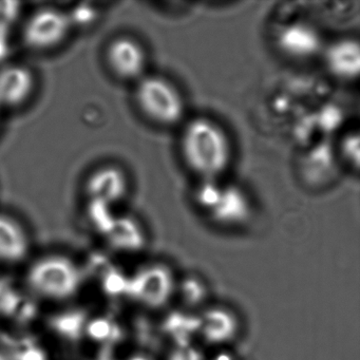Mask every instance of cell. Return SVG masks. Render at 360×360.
<instances>
[{
  "instance_id": "7",
  "label": "cell",
  "mask_w": 360,
  "mask_h": 360,
  "mask_svg": "<svg viewBox=\"0 0 360 360\" xmlns=\"http://www.w3.org/2000/svg\"><path fill=\"white\" fill-rule=\"evenodd\" d=\"M33 256L32 236L26 225L13 214L0 212V267L24 269Z\"/></svg>"
},
{
  "instance_id": "6",
  "label": "cell",
  "mask_w": 360,
  "mask_h": 360,
  "mask_svg": "<svg viewBox=\"0 0 360 360\" xmlns=\"http://www.w3.org/2000/svg\"><path fill=\"white\" fill-rule=\"evenodd\" d=\"M107 68L120 81L139 82L146 75L148 56L144 46L131 37H117L105 51Z\"/></svg>"
},
{
  "instance_id": "12",
  "label": "cell",
  "mask_w": 360,
  "mask_h": 360,
  "mask_svg": "<svg viewBox=\"0 0 360 360\" xmlns=\"http://www.w3.org/2000/svg\"><path fill=\"white\" fill-rule=\"evenodd\" d=\"M199 330L205 340L210 343L229 342L238 330V320L231 311L212 309L205 311L199 321Z\"/></svg>"
},
{
  "instance_id": "1",
  "label": "cell",
  "mask_w": 360,
  "mask_h": 360,
  "mask_svg": "<svg viewBox=\"0 0 360 360\" xmlns=\"http://www.w3.org/2000/svg\"><path fill=\"white\" fill-rule=\"evenodd\" d=\"M180 148L185 163L200 180L221 179L233 159L229 134L210 117H195L185 124Z\"/></svg>"
},
{
  "instance_id": "10",
  "label": "cell",
  "mask_w": 360,
  "mask_h": 360,
  "mask_svg": "<svg viewBox=\"0 0 360 360\" xmlns=\"http://www.w3.org/2000/svg\"><path fill=\"white\" fill-rule=\"evenodd\" d=\"M277 43L284 54L295 60H309L324 49L318 31L304 22L285 25L278 34Z\"/></svg>"
},
{
  "instance_id": "4",
  "label": "cell",
  "mask_w": 360,
  "mask_h": 360,
  "mask_svg": "<svg viewBox=\"0 0 360 360\" xmlns=\"http://www.w3.org/2000/svg\"><path fill=\"white\" fill-rule=\"evenodd\" d=\"M134 100L149 121L164 127L180 123L186 110L180 89L160 75H145L136 82Z\"/></svg>"
},
{
  "instance_id": "3",
  "label": "cell",
  "mask_w": 360,
  "mask_h": 360,
  "mask_svg": "<svg viewBox=\"0 0 360 360\" xmlns=\"http://www.w3.org/2000/svg\"><path fill=\"white\" fill-rule=\"evenodd\" d=\"M195 200L210 220L219 225L238 226L250 218L252 203L248 193L242 187L223 183L221 179L200 180Z\"/></svg>"
},
{
  "instance_id": "9",
  "label": "cell",
  "mask_w": 360,
  "mask_h": 360,
  "mask_svg": "<svg viewBox=\"0 0 360 360\" xmlns=\"http://www.w3.org/2000/svg\"><path fill=\"white\" fill-rule=\"evenodd\" d=\"M37 86V77L30 67L18 63L0 67V110H15L28 104Z\"/></svg>"
},
{
  "instance_id": "14",
  "label": "cell",
  "mask_w": 360,
  "mask_h": 360,
  "mask_svg": "<svg viewBox=\"0 0 360 360\" xmlns=\"http://www.w3.org/2000/svg\"><path fill=\"white\" fill-rule=\"evenodd\" d=\"M169 360H202V357L195 349L182 345L170 354Z\"/></svg>"
},
{
  "instance_id": "5",
  "label": "cell",
  "mask_w": 360,
  "mask_h": 360,
  "mask_svg": "<svg viewBox=\"0 0 360 360\" xmlns=\"http://www.w3.org/2000/svg\"><path fill=\"white\" fill-rule=\"evenodd\" d=\"M72 30L68 12L58 8H41L25 22L22 41L31 51L47 53L62 47Z\"/></svg>"
},
{
  "instance_id": "8",
  "label": "cell",
  "mask_w": 360,
  "mask_h": 360,
  "mask_svg": "<svg viewBox=\"0 0 360 360\" xmlns=\"http://www.w3.org/2000/svg\"><path fill=\"white\" fill-rule=\"evenodd\" d=\"M84 191L87 201L115 207L129 193V176L120 166L104 164L88 174L84 184Z\"/></svg>"
},
{
  "instance_id": "11",
  "label": "cell",
  "mask_w": 360,
  "mask_h": 360,
  "mask_svg": "<svg viewBox=\"0 0 360 360\" xmlns=\"http://www.w3.org/2000/svg\"><path fill=\"white\" fill-rule=\"evenodd\" d=\"M328 70L337 79L351 81L359 73L360 52L357 41L342 39L324 47L322 51Z\"/></svg>"
},
{
  "instance_id": "2",
  "label": "cell",
  "mask_w": 360,
  "mask_h": 360,
  "mask_svg": "<svg viewBox=\"0 0 360 360\" xmlns=\"http://www.w3.org/2000/svg\"><path fill=\"white\" fill-rule=\"evenodd\" d=\"M24 285L31 296L51 304H63L79 296L83 288L81 265L60 252L33 256L24 267Z\"/></svg>"
},
{
  "instance_id": "15",
  "label": "cell",
  "mask_w": 360,
  "mask_h": 360,
  "mask_svg": "<svg viewBox=\"0 0 360 360\" xmlns=\"http://www.w3.org/2000/svg\"><path fill=\"white\" fill-rule=\"evenodd\" d=\"M0 360H10L9 356L1 349H0Z\"/></svg>"
},
{
  "instance_id": "13",
  "label": "cell",
  "mask_w": 360,
  "mask_h": 360,
  "mask_svg": "<svg viewBox=\"0 0 360 360\" xmlns=\"http://www.w3.org/2000/svg\"><path fill=\"white\" fill-rule=\"evenodd\" d=\"M341 153H343L345 162L355 168L359 165V136L356 134H349L345 136L341 143Z\"/></svg>"
}]
</instances>
